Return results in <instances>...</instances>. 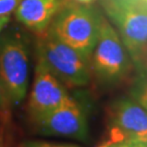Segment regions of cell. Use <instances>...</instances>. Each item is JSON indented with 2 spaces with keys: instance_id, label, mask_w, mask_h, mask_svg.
<instances>
[{
  "instance_id": "7",
  "label": "cell",
  "mask_w": 147,
  "mask_h": 147,
  "mask_svg": "<svg viewBox=\"0 0 147 147\" xmlns=\"http://www.w3.org/2000/svg\"><path fill=\"white\" fill-rule=\"evenodd\" d=\"M111 142L147 143V110L134 98L122 97L110 107Z\"/></svg>"
},
{
  "instance_id": "15",
  "label": "cell",
  "mask_w": 147,
  "mask_h": 147,
  "mask_svg": "<svg viewBox=\"0 0 147 147\" xmlns=\"http://www.w3.org/2000/svg\"><path fill=\"white\" fill-rule=\"evenodd\" d=\"M11 16H0V34L5 31V28L8 26Z\"/></svg>"
},
{
  "instance_id": "6",
  "label": "cell",
  "mask_w": 147,
  "mask_h": 147,
  "mask_svg": "<svg viewBox=\"0 0 147 147\" xmlns=\"http://www.w3.org/2000/svg\"><path fill=\"white\" fill-rule=\"evenodd\" d=\"M37 131L47 136L86 142L89 138L87 113L84 105L69 96L63 104L34 121Z\"/></svg>"
},
{
  "instance_id": "14",
  "label": "cell",
  "mask_w": 147,
  "mask_h": 147,
  "mask_svg": "<svg viewBox=\"0 0 147 147\" xmlns=\"http://www.w3.org/2000/svg\"><path fill=\"white\" fill-rule=\"evenodd\" d=\"M98 147H135L133 144L129 142H111V141H106Z\"/></svg>"
},
{
  "instance_id": "18",
  "label": "cell",
  "mask_w": 147,
  "mask_h": 147,
  "mask_svg": "<svg viewBox=\"0 0 147 147\" xmlns=\"http://www.w3.org/2000/svg\"><path fill=\"white\" fill-rule=\"evenodd\" d=\"M135 147H147V143L146 144H136V145H134Z\"/></svg>"
},
{
  "instance_id": "20",
  "label": "cell",
  "mask_w": 147,
  "mask_h": 147,
  "mask_svg": "<svg viewBox=\"0 0 147 147\" xmlns=\"http://www.w3.org/2000/svg\"><path fill=\"white\" fill-rule=\"evenodd\" d=\"M145 1H147V0H145Z\"/></svg>"
},
{
  "instance_id": "13",
  "label": "cell",
  "mask_w": 147,
  "mask_h": 147,
  "mask_svg": "<svg viewBox=\"0 0 147 147\" xmlns=\"http://www.w3.org/2000/svg\"><path fill=\"white\" fill-rule=\"evenodd\" d=\"M11 106L10 98H9V95L7 93V89H5V85L2 83V81L0 79V111H7L8 108Z\"/></svg>"
},
{
  "instance_id": "1",
  "label": "cell",
  "mask_w": 147,
  "mask_h": 147,
  "mask_svg": "<svg viewBox=\"0 0 147 147\" xmlns=\"http://www.w3.org/2000/svg\"><path fill=\"white\" fill-rule=\"evenodd\" d=\"M107 19L116 27L138 75H147V1L101 0Z\"/></svg>"
},
{
  "instance_id": "8",
  "label": "cell",
  "mask_w": 147,
  "mask_h": 147,
  "mask_svg": "<svg viewBox=\"0 0 147 147\" xmlns=\"http://www.w3.org/2000/svg\"><path fill=\"white\" fill-rule=\"evenodd\" d=\"M67 87L37 58L34 81L28 96L27 109L33 121L55 110L69 98Z\"/></svg>"
},
{
  "instance_id": "4",
  "label": "cell",
  "mask_w": 147,
  "mask_h": 147,
  "mask_svg": "<svg viewBox=\"0 0 147 147\" xmlns=\"http://www.w3.org/2000/svg\"><path fill=\"white\" fill-rule=\"evenodd\" d=\"M92 72L102 84L120 83L130 74L133 64L116 27L101 16L98 38L90 56Z\"/></svg>"
},
{
  "instance_id": "9",
  "label": "cell",
  "mask_w": 147,
  "mask_h": 147,
  "mask_svg": "<svg viewBox=\"0 0 147 147\" xmlns=\"http://www.w3.org/2000/svg\"><path fill=\"white\" fill-rule=\"evenodd\" d=\"M67 0H22L14 11L19 23L38 36L45 34Z\"/></svg>"
},
{
  "instance_id": "10",
  "label": "cell",
  "mask_w": 147,
  "mask_h": 147,
  "mask_svg": "<svg viewBox=\"0 0 147 147\" xmlns=\"http://www.w3.org/2000/svg\"><path fill=\"white\" fill-rule=\"evenodd\" d=\"M131 97L147 110V75H138L132 86Z\"/></svg>"
},
{
  "instance_id": "17",
  "label": "cell",
  "mask_w": 147,
  "mask_h": 147,
  "mask_svg": "<svg viewBox=\"0 0 147 147\" xmlns=\"http://www.w3.org/2000/svg\"><path fill=\"white\" fill-rule=\"evenodd\" d=\"M73 3H78V5H93V2H95L96 0H67Z\"/></svg>"
},
{
  "instance_id": "5",
  "label": "cell",
  "mask_w": 147,
  "mask_h": 147,
  "mask_svg": "<svg viewBox=\"0 0 147 147\" xmlns=\"http://www.w3.org/2000/svg\"><path fill=\"white\" fill-rule=\"evenodd\" d=\"M0 79L12 106L25 99L30 82V53L19 30L0 34Z\"/></svg>"
},
{
  "instance_id": "12",
  "label": "cell",
  "mask_w": 147,
  "mask_h": 147,
  "mask_svg": "<svg viewBox=\"0 0 147 147\" xmlns=\"http://www.w3.org/2000/svg\"><path fill=\"white\" fill-rule=\"evenodd\" d=\"M22 0H0V16H11Z\"/></svg>"
},
{
  "instance_id": "2",
  "label": "cell",
  "mask_w": 147,
  "mask_h": 147,
  "mask_svg": "<svg viewBox=\"0 0 147 147\" xmlns=\"http://www.w3.org/2000/svg\"><path fill=\"white\" fill-rule=\"evenodd\" d=\"M101 16L92 5L67 1L53 18L48 32L90 59L98 38Z\"/></svg>"
},
{
  "instance_id": "3",
  "label": "cell",
  "mask_w": 147,
  "mask_h": 147,
  "mask_svg": "<svg viewBox=\"0 0 147 147\" xmlns=\"http://www.w3.org/2000/svg\"><path fill=\"white\" fill-rule=\"evenodd\" d=\"M36 53L37 58L42 59L65 87H83L90 82V59L59 40L48 31L39 35Z\"/></svg>"
},
{
  "instance_id": "16",
  "label": "cell",
  "mask_w": 147,
  "mask_h": 147,
  "mask_svg": "<svg viewBox=\"0 0 147 147\" xmlns=\"http://www.w3.org/2000/svg\"><path fill=\"white\" fill-rule=\"evenodd\" d=\"M0 147H5V126H0Z\"/></svg>"
},
{
  "instance_id": "19",
  "label": "cell",
  "mask_w": 147,
  "mask_h": 147,
  "mask_svg": "<svg viewBox=\"0 0 147 147\" xmlns=\"http://www.w3.org/2000/svg\"><path fill=\"white\" fill-rule=\"evenodd\" d=\"M20 147H25V146H24V145H22V146H20Z\"/></svg>"
},
{
  "instance_id": "11",
  "label": "cell",
  "mask_w": 147,
  "mask_h": 147,
  "mask_svg": "<svg viewBox=\"0 0 147 147\" xmlns=\"http://www.w3.org/2000/svg\"><path fill=\"white\" fill-rule=\"evenodd\" d=\"M23 145L25 147H83L76 145V144H71V143H55L48 142V141H42V140L26 141Z\"/></svg>"
}]
</instances>
